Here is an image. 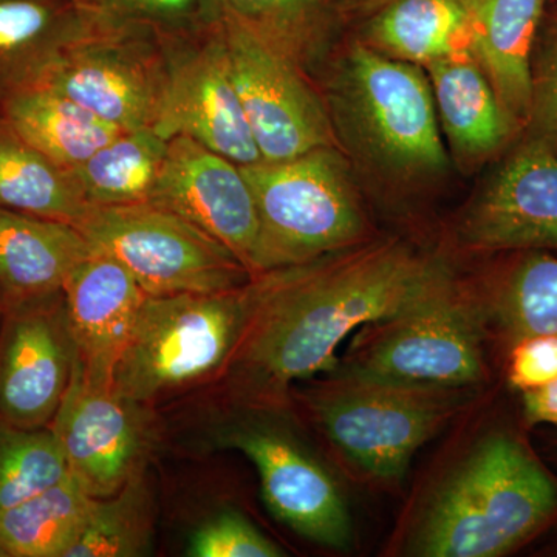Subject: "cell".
I'll return each mask as SVG.
<instances>
[{
	"instance_id": "cell-6",
	"label": "cell",
	"mask_w": 557,
	"mask_h": 557,
	"mask_svg": "<svg viewBox=\"0 0 557 557\" xmlns=\"http://www.w3.org/2000/svg\"><path fill=\"white\" fill-rule=\"evenodd\" d=\"M240 168L258 209L260 274L361 244L364 211L336 146Z\"/></svg>"
},
{
	"instance_id": "cell-28",
	"label": "cell",
	"mask_w": 557,
	"mask_h": 557,
	"mask_svg": "<svg viewBox=\"0 0 557 557\" xmlns=\"http://www.w3.org/2000/svg\"><path fill=\"white\" fill-rule=\"evenodd\" d=\"M67 465L50 428L0 423V511L67 478Z\"/></svg>"
},
{
	"instance_id": "cell-26",
	"label": "cell",
	"mask_w": 557,
	"mask_h": 557,
	"mask_svg": "<svg viewBox=\"0 0 557 557\" xmlns=\"http://www.w3.org/2000/svg\"><path fill=\"white\" fill-rule=\"evenodd\" d=\"M153 497L139 471L119 493L95 498L86 525L65 557H139L153 541Z\"/></svg>"
},
{
	"instance_id": "cell-22",
	"label": "cell",
	"mask_w": 557,
	"mask_h": 557,
	"mask_svg": "<svg viewBox=\"0 0 557 557\" xmlns=\"http://www.w3.org/2000/svg\"><path fill=\"white\" fill-rule=\"evenodd\" d=\"M11 134L70 171L123 134L69 98L27 86L7 102Z\"/></svg>"
},
{
	"instance_id": "cell-13",
	"label": "cell",
	"mask_w": 557,
	"mask_h": 557,
	"mask_svg": "<svg viewBox=\"0 0 557 557\" xmlns=\"http://www.w3.org/2000/svg\"><path fill=\"white\" fill-rule=\"evenodd\" d=\"M75 362L64 293L5 307L0 321V423L49 428Z\"/></svg>"
},
{
	"instance_id": "cell-1",
	"label": "cell",
	"mask_w": 557,
	"mask_h": 557,
	"mask_svg": "<svg viewBox=\"0 0 557 557\" xmlns=\"http://www.w3.org/2000/svg\"><path fill=\"white\" fill-rule=\"evenodd\" d=\"M438 265L387 240L260 274L258 307L219 379L233 406L284 409L293 384L332 373L348 336L405 307Z\"/></svg>"
},
{
	"instance_id": "cell-36",
	"label": "cell",
	"mask_w": 557,
	"mask_h": 557,
	"mask_svg": "<svg viewBox=\"0 0 557 557\" xmlns=\"http://www.w3.org/2000/svg\"><path fill=\"white\" fill-rule=\"evenodd\" d=\"M372 2L383 3L384 5V3L388 2V0H372Z\"/></svg>"
},
{
	"instance_id": "cell-20",
	"label": "cell",
	"mask_w": 557,
	"mask_h": 557,
	"mask_svg": "<svg viewBox=\"0 0 557 557\" xmlns=\"http://www.w3.org/2000/svg\"><path fill=\"white\" fill-rule=\"evenodd\" d=\"M471 51L520 126L531 100V58L545 0H469Z\"/></svg>"
},
{
	"instance_id": "cell-24",
	"label": "cell",
	"mask_w": 557,
	"mask_h": 557,
	"mask_svg": "<svg viewBox=\"0 0 557 557\" xmlns=\"http://www.w3.org/2000/svg\"><path fill=\"white\" fill-rule=\"evenodd\" d=\"M70 475L0 511V557H65L94 507Z\"/></svg>"
},
{
	"instance_id": "cell-5",
	"label": "cell",
	"mask_w": 557,
	"mask_h": 557,
	"mask_svg": "<svg viewBox=\"0 0 557 557\" xmlns=\"http://www.w3.org/2000/svg\"><path fill=\"white\" fill-rule=\"evenodd\" d=\"M332 121L373 170L421 182L448 170L431 81L420 65L354 44L332 86Z\"/></svg>"
},
{
	"instance_id": "cell-25",
	"label": "cell",
	"mask_w": 557,
	"mask_h": 557,
	"mask_svg": "<svg viewBox=\"0 0 557 557\" xmlns=\"http://www.w3.org/2000/svg\"><path fill=\"white\" fill-rule=\"evenodd\" d=\"M0 208L75 226L90 209L67 171L13 134L0 137Z\"/></svg>"
},
{
	"instance_id": "cell-14",
	"label": "cell",
	"mask_w": 557,
	"mask_h": 557,
	"mask_svg": "<svg viewBox=\"0 0 557 557\" xmlns=\"http://www.w3.org/2000/svg\"><path fill=\"white\" fill-rule=\"evenodd\" d=\"M152 129L168 141L175 137L194 139L239 166L262 161L214 14L205 42L166 65Z\"/></svg>"
},
{
	"instance_id": "cell-31",
	"label": "cell",
	"mask_w": 557,
	"mask_h": 557,
	"mask_svg": "<svg viewBox=\"0 0 557 557\" xmlns=\"http://www.w3.org/2000/svg\"><path fill=\"white\" fill-rule=\"evenodd\" d=\"M527 141L557 150V20L544 33L531 58V100Z\"/></svg>"
},
{
	"instance_id": "cell-12",
	"label": "cell",
	"mask_w": 557,
	"mask_h": 557,
	"mask_svg": "<svg viewBox=\"0 0 557 557\" xmlns=\"http://www.w3.org/2000/svg\"><path fill=\"white\" fill-rule=\"evenodd\" d=\"M70 478L90 497L119 493L146 469L152 429L149 406L84 380L75 362L67 394L49 426Z\"/></svg>"
},
{
	"instance_id": "cell-11",
	"label": "cell",
	"mask_w": 557,
	"mask_h": 557,
	"mask_svg": "<svg viewBox=\"0 0 557 557\" xmlns=\"http://www.w3.org/2000/svg\"><path fill=\"white\" fill-rule=\"evenodd\" d=\"M123 22L65 47L27 86L69 98L121 131L152 127L166 67Z\"/></svg>"
},
{
	"instance_id": "cell-15",
	"label": "cell",
	"mask_w": 557,
	"mask_h": 557,
	"mask_svg": "<svg viewBox=\"0 0 557 557\" xmlns=\"http://www.w3.org/2000/svg\"><path fill=\"white\" fill-rule=\"evenodd\" d=\"M149 201L188 220L259 276L258 209L239 164L188 137L171 138Z\"/></svg>"
},
{
	"instance_id": "cell-17",
	"label": "cell",
	"mask_w": 557,
	"mask_h": 557,
	"mask_svg": "<svg viewBox=\"0 0 557 557\" xmlns=\"http://www.w3.org/2000/svg\"><path fill=\"white\" fill-rule=\"evenodd\" d=\"M62 293L84 380L112 387L116 364L148 295L120 262L95 248L73 271Z\"/></svg>"
},
{
	"instance_id": "cell-29",
	"label": "cell",
	"mask_w": 557,
	"mask_h": 557,
	"mask_svg": "<svg viewBox=\"0 0 557 557\" xmlns=\"http://www.w3.org/2000/svg\"><path fill=\"white\" fill-rule=\"evenodd\" d=\"M329 0H212L302 65L318 46Z\"/></svg>"
},
{
	"instance_id": "cell-27",
	"label": "cell",
	"mask_w": 557,
	"mask_h": 557,
	"mask_svg": "<svg viewBox=\"0 0 557 557\" xmlns=\"http://www.w3.org/2000/svg\"><path fill=\"white\" fill-rule=\"evenodd\" d=\"M493 314L509 343L557 335V259L528 252L502 278Z\"/></svg>"
},
{
	"instance_id": "cell-33",
	"label": "cell",
	"mask_w": 557,
	"mask_h": 557,
	"mask_svg": "<svg viewBox=\"0 0 557 557\" xmlns=\"http://www.w3.org/2000/svg\"><path fill=\"white\" fill-rule=\"evenodd\" d=\"M557 376V335H534L511 344L508 361L509 386L533 391Z\"/></svg>"
},
{
	"instance_id": "cell-32",
	"label": "cell",
	"mask_w": 557,
	"mask_h": 557,
	"mask_svg": "<svg viewBox=\"0 0 557 557\" xmlns=\"http://www.w3.org/2000/svg\"><path fill=\"white\" fill-rule=\"evenodd\" d=\"M110 20L160 28H182L214 14L212 0H89Z\"/></svg>"
},
{
	"instance_id": "cell-23",
	"label": "cell",
	"mask_w": 557,
	"mask_h": 557,
	"mask_svg": "<svg viewBox=\"0 0 557 557\" xmlns=\"http://www.w3.org/2000/svg\"><path fill=\"white\" fill-rule=\"evenodd\" d=\"M168 139L152 127L126 131L67 171L89 207L146 203L166 157Z\"/></svg>"
},
{
	"instance_id": "cell-8",
	"label": "cell",
	"mask_w": 557,
	"mask_h": 557,
	"mask_svg": "<svg viewBox=\"0 0 557 557\" xmlns=\"http://www.w3.org/2000/svg\"><path fill=\"white\" fill-rule=\"evenodd\" d=\"M76 228L149 296L226 292L256 277L228 248L150 201L91 207Z\"/></svg>"
},
{
	"instance_id": "cell-30",
	"label": "cell",
	"mask_w": 557,
	"mask_h": 557,
	"mask_svg": "<svg viewBox=\"0 0 557 557\" xmlns=\"http://www.w3.org/2000/svg\"><path fill=\"white\" fill-rule=\"evenodd\" d=\"M285 553L251 520L237 511H220L200 523L189 539L193 557H281Z\"/></svg>"
},
{
	"instance_id": "cell-2",
	"label": "cell",
	"mask_w": 557,
	"mask_h": 557,
	"mask_svg": "<svg viewBox=\"0 0 557 557\" xmlns=\"http://www.w3.org/2000/svg\"><path fill=\"white\" fill-rule=\"evenodd\" d=\"M557 520V479L515 432L487 435L431 502L416 537L429 557H497Z\"/></svg>"
},
{
	"instance_id": "cell-4",
	"label": "cell",
	"mask_w": 557,
	"mask_h": 557,
	"mask_svg": "<svg viewBox=\"0 0 557 557\" xmlns=\"http://www.w3.org/2000/svg\"><path fill=\"white\" fill-rule=\"evenodd\" d=\"M260 292L259 274L226 292L146 296L113 373V391L150 408L175 392L220 379Z\"/></svg>"
},
{
	"instance_id": "cell-7",
	"label": "cell",
	"mask_w": 557,
	"mask_h": 557,
	"mask_svg": "<svg viewBox=\"0 0 557 557\" xmlns=\"http://www.w3.org/2000/svg\"><path fill=\"white\" fill-rule=\"evenodd\" d=\"M330 442L368 474L397 480L456 401L437 388L394 386L329 373L302 394Z\"/></svg>"
},
{
	"instance_id": "cell-10",
	"label": "cell",
	"mask_w": 557,
	"mask_h": 557,
	"mask_svg": "<svg viewBox=\"0 0 557 557\" xmlns=\"http://www.w3.org/2000/svg\"><path fill=\"white\" fill-rule=\"evenodd\" d=\"M249 131L262 161H285L336 146L327 106L302 65L236 17L214 9Z\"/></svg>"
},
{
	"instance_id": "cell-19",
	"label": "cell",
	"mask_w": 557,
	"mask_h": 557,
	"mask_svg": "<svg viewBox=\"0 0 557 557\" xmlns=\"http://www.w3.org/2000/svg\"><path fill=\"white\" fill-rule=\"evenodd\" d=\"M438 121L454 153L478 164L505 148L522 126L497 97L471 50L426 65Z\"/></svg>"
},
{
	"instance_id": "cell-34",
	"label": "cell",
	"mask_w": 557,
	"mask_h": 557,
	"mask_svg": "<svg viewBox=\"0 0 557 557\" xmlns=\"http://www.w3.org/2000/svg\"><path fill=\"white\" fill-rule=\"evenodd\" d=\"M523 418L531 426L557 428V376L544 386L522 392Z\"/></svg>"
},
{
	"instance_id": "cell-18",
	"label": "cell",
	"mask_w": 557,
	"mask_h": 557,
	"mask_svg": "<svg viewBox=\"0 0 557 557\" xmlns=\"http://www.w3.org/2000/svg\"><path fill=\"white\" fill-rule=\"evenodd\" d=\"M94 247L75 225L0 208V296L5 307L57 295Z\"/></svg>"
},
{
	"instance_id": "cell-3",
	"label": "cell",
	"mask_w": 557,
	"mask_h": 557,
	"mask_svg": "<svg viewBox=\"0 0 557 557\" xmlns=\"http://www.w3.org/2000/svg\"><path fill=\"white\" fill-rule=\"evenodd\" d=\"M483 304L443 263L412 299L355 333L332 373L394 386L457 391L485 379Z\"/></svg>"
},
{
	"instance_id": "cell-35",
	"label": "cell",
	"mask_w": 557,
	"mask_h": 557,
	"mask_svg": "<svg viewBox=\"0 0 557 557\" xmlns=\"http://www.w3.org/2000/svg\"><path fill=\"white\" fill-rule=\"evenodd\" d=\"M2 317H3V300H2V296H0V321H2Z\"/></svg>"
},
{
	"instance_id": "cell-16",
	"label": "cell",
	"mask_w": 557,
	"mask_h": 557,
	"mask_svg": "<svg viewBox=\"0 0 557 557\" xmlns=\"http://www.w3.org/2000/svg\"><path fill=\"white\" fill-rule=\"evenodd\" d=\"M460 237L478 251L557 248V150L525 139L480 190Z\"/></svg>"
},
{
	"instance_id": "cell-21",
	"label": "cell",
	"mask_w": 557,
	"mask_h": 557,
	"mask_svg": "<svg viewBox=\"0 0 557 557\" xmlns=\"http://www.w3.org/2000/svg\"><path fill=\"white\" fill-rule=\"evenodd\" d=\"M469 0H388L370 21L366 46L394 60L426 67L471 50Z\"/></svg>"
},
{
	"instance_id": "cell-9",
	"label": "cell",
	"mask_w": 557,
	"mask_h": 557,
	"mask_svg": "<svg viewBox=\"0 0 557 557\" xmlns=\"http://www.w3.org/2000/svg\"><path fill=\"white\" fill-rule=\"evenodd\" d=\"M277 410L234 406L215 421L209 440L249 458L278 522L319 545L344 548L351 537L346 500L327 469L277 420Z\"/></svg>"
},
{
	"instance_id": "cell-37",
	"label": "cell",
	"mask_w": 557,
	"mask_h": 557,
	"mask_svg": "<svg viewBox=\"0 0 557 557\" xmlns=\"http://www.w3.org/2000/svg\"><path fill=\"white\" fill-rule=\"evenodd\" d=\"M81 3H86V5H90L89 0H78ZM91 7V5H90Z\"/></svg>"
}]
</instances>
